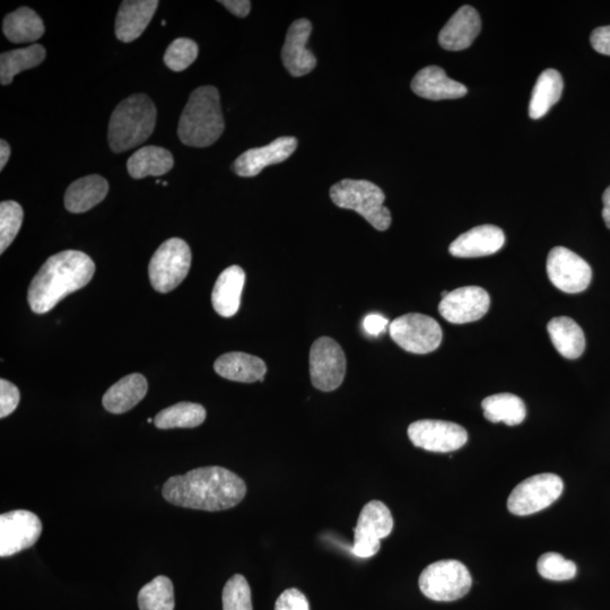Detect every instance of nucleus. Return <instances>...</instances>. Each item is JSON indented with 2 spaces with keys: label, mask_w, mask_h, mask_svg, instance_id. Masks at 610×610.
Segmentation results:
<instances>
[{
  "label": "nucleus",
  "mask_w": 610,
  "mask_h": 610,
  "mask_svg": "<svg viewBox=\"0 0 610 610\" xmlns=\"http://www.w3.org/2000/svg\"><path fill=\"white\" fill-rule=\"evenodd\" d=\"M162 494L177 507L217 512L237 507L247 494V485L229 469L202 467L169 478Z\"/></svg>",
  "instance_id": "obj_1"
},
{
  "label": "nucleus",
  "mask_w": 610,
  "mask_h": 610,
  "mask_svg": "<svg viewBox=\"0 0 610 610\" xmlns=\"http://www.w3.org/2000/svg\"><path fill=\"white\" fill-rule=\"evenodd\" d=\"M94 273L93 260L82 251L66 250L50 257L31 282L28 294L31 310L45 315L67 295L89 284Z\"/></svg>",
  "instance_id": "obj_2"
},
{
  "label": "nucleus",
  "mask_w": 610,
  "mask_h": 610,
  "mask_svg": "<svg viewBox=\"0 0 610 610\" xmlns=\"http://www.w3.org/2000/svg\"><path fill=\"white\" fill-rule=\"evenodd\" d=\"M224 128L219 91L214 86L198 87L180 117V141L191 147H208L219 141Z\"/></svg>",
  "instance_id": "obj_3"
},
{
  "label": "nucleus",
  "mask_w": 610,
  "mask_h": 610,
  "mask_svg": "<svg viewBox=\"0 0 610 610\" xmlns=\"http://www.w3.org/2000/svg\"><path fill=\"white\" fill-rule=\"evenodd\" d=\"M156 117L155 104L145 94H134L121 101L110 119L108 139L111 150L127 152L146 142L154 132Z\"/></svg>",
  "instance_id": "obj_4"
},
{
  "label": "nucleus",
  "mask_w": 610,
  "mask_h": 610,
  "mask_svg": "<svg viewBox=\"0 0 610 610\" xmlns=\"http://www.w3.org/2000/svg\"><path fill=\"white\" fill-rule=\"evenodd\" d=\"M330 198L336 206L362 215L374 229L386 231L390 228L391 213L383 205L386 195L374 183L352 179L339 181L331 187Z\"/></svg>",
  "instance_id": "obj_5"
},
{
  "label": "nucleus",
  "mask_w": 610,
  "mask_h": 610,
  "mask_svg": "<svg viewBox=\"0 0 610 610\" xmlns=\"http://www.w3.org/2000/svg\"><path fill=\"white\" fill-rule=\"evenodd\" d=\"M420 589L434 601H455L465 597L472 588V575L456 560L435 562L422 572Z\"/></svg>",
  "instance_id": "obj_6"
},
{
  "label": "nucleus",
  "mask_w": 610,
  "mask_h": 610,
  "mask_svg": "<svg viewBox=\"0 0 610 610\" xmlns=\"http://www.w3.org/2000/svg\"><path fill=\"white\" fill-rule=\"evenodd\" d=\"M191 266V250L186 243L173 238L161 244L148 266L155 291L169 293L185 281Z\"/></svg>",
  "instance_id": "obj_7"
},
{
  "label": "nucleus",
  "mask_w": 610,
  "mask_h": 610,
  "mask_svg": "<svg viewBox=\"0 0 610 610\" xmlns=\"http://www.w3.org/2000/svg\"><path fill=\"white\" fill-rule=\"evenodd\" d=\"M389 333L398 346L413 354H429L442 343V329L437 320L422 313H408L391 322Z\"/></svg>",
  "instance_id": "obj_8"
},
{
  "label": "nucleus",
  "mask_w": 610,
  "mask_h": 610,
  "mask_svg": "<svg viewBox=\"0 0 610 610\" xmlns=\"http://www.w3.org/2000/svg\"><path fill=\"white\" fill-rule=\"evenodd\" d=\"M564 484L555 474L531 476L514 487L509 496L508 509L516 516H530L560 499Z\"/></svg>",
  "instance_id": "obj_9"
},
{
  "label": "nucleus",
  "mask_w": 610,
  "mask_h": 610,
  "mask_svg": "<svg viewBox=\"0 0 610 610\" xmlns=\"http://www.w3.org/2000/svg\"><path fill=\"white\" fill-rule=\"evenodd\" d=\"M394 529V518L385 503L371 501L364 505L354 531L352 552L361 559L377 555L381 539L388 537Z\"/></svg>",
  "instance_id": "obj_10"
},
{
  "label": "nucleus",
  "mask_w": 610,
  "mask_h": 610,
  "mask_svg": "<svg viewBox=\"0 0 610 610\" xmlns=\"http://www.w3.org/2000/svg\"><path fill=\"white\" fill-rule=\"evenodd\" d=\"M346 374V356L333 338L321 337L310 350L312 385L325 392L341 387Z\"/></svg>",
  "instance_id": "obj_11"
},
{
  "label": "nucleus",
  "mask_w": 610,
  "mask_h": 610,
  "mask_svg": "<svg viewBox=\"0 0 610 610\" xmlns=\"http://www.w3.org/2000/svg\"><path fill=\"white\" fill-rule=\"evenodd\" d=\"M547 274L556 289L569 294L586 291L592 278L587 261L564 247H555L549 252Z\"/></svg>",
  "instance_id": "obj_12"
},
{
  "label": "nucleus",
  "mask_w": 610,
  "mask_h": 610,
  "mask_svg": "<svg viewBox=\"0 0 610 610\" xmlns=\"http://www.w3.org/2000/svg\"><path fill=\"white\" fill-rule=\"evenodd\" d=\"M42 522L36 513L14 510L0 516V556L10 557L36 544Z\"/></svg>",
  "instance_id": "obj_13"
},
{
  "label": "nucleus",
  "mask_w": 610,
  "mask_h": 610,
  "mask_svg": "<svg viewBox=\"0 0 610 610\" xmlns=\"http://www.w3.org/2000/svg\"><path fill=\"white\" fill-rule=\"evenodd\" d=\"M408 438L417 448L447 453L463 448L468 441V433L456 423L422 420L409 425Z\"/></svg>",
  "instance_id": "obj_14"
},
{
  "label": "nucleus",
  "mask_w": 610,
  "mask_h": 610,
  "mask_svg": "<svg viewBox=\"0 0 610 610\" xmlns=\"http://www.w3.org/2000/svg\"><path fill=\"white\" fill-rule=\"evenodd\" d=\"M490 304V295L482 287L464 286L444 296L439 311L451 324L464 325L482 319Z\"/></svg>",
  "instance_id": "obj_15"
},
{
  "label": "nucleus",
  "mask_w": 610,
  "mask_h": 610,
  "mask_svg": "<svg viewBox=\"0 0 610 610\" xmlns=\"http://www.w3.org/2000/svg\"><path fill=\"white\" fill-rule=\"evenodd\" d=\"M298 147V139L280 137L269 145L251 148L234 161L232 169L239 177L252 178L258 176L269 165L286 161Z\"/></svg>",
  "instance_id": "obj_16"
},
{
  "label": "nucleus",
  "mask_w": 610,
  "mask_h": 610,
  "mask_svg": "<svg viewBox=\"0 0 610 610\" xmlns=\"http://www.w3.org/2000/svg\"><path fill=\"white\" fill-rule=\"evenodd\" d=\"M312 32L310 21L302 19L292 23L286 34L282 59L287 72L294 77H301L313 71L317 59L307 48Z\"/></svg>",
  "instance_id": "obj_17"
},
{
  "label": "nucleus",
  "mask_w": 610,
  "mask_h": 610,
  "mask_svg": "<svg viewBox=\"0 0 610 610\" xmlns=\"http://www.w3.org/2000/svg\"><path fill=\"white\" fill-rule=\"evenodd\" d=\"M505 243L503 231L495 225H481L461 234L451 243L450 254L457 258H478L496 254Z\"/></svg>",
  "instance_id": "obj_18"
},
{
  "label": "nucleus",
  "mask_w": 610,
  "mask_h": 610,
  "mask_svg": "<svg viewBox=\"0 0 610 610\" xmlns=\"http://www.w3.org/2000/svg\"><path fill=\"white\" fill-rule=\"evenodd\" d=\"M481 17L472 6L459 8L439 34V43L443 49L450 51L465 50L481 32Z\"/></svg>",
  "instance_id": "obj_19"
},
{
  "label": "nucleus",
  "mask_w": 610,
  "mask_h": 610,
  "mask_svg": "<svg viewBox=\"0 0 610 610\" xmlns=\"http://www.w3.org/2000/svg\"><path fill=\"white\" fill-rule=\"evenodd\" d=\"M412 90L418 97L433 101L464 98L468 93L464 84L451 80L438 66L418 72L412 81Z\"/></svg>",
  "instance_id": "obj_20"
},
{
  "label": "nucleus",
  "mask_w": 610,
  "mask_h": 610,
  "mask_svg": "<svg viewBox=\"0 0 610 610\" xmlns=\"http://www.w3.org/2000/svg\"><path fill=\"white\" fill-rule=\"evenodd\" d=\"M156 0L122 2L116 19V36L122 42H133L142 36L158 10Z\"/></svg>",
  "instance_id": "obj_21"
},
{
  "label": "nucleus",
  "mask_w": 610,
  "mask_h": 610,
  "mask_svg": "<svg viewBox=\"0 0 610 610\" xmlns=\"http://www.w3.org/2000/svg\"><path fill=\"white\" fill-rule=\"evenodd\" d=\"M244 283H246V274L239 266L226 268L217 278L212 293V303L220 316L231 318L237 315Z\"/></svg>",
  "instance_id": "obj_22"
},
{
  "label": "nucleus",
  "mask_w": 610,
  "mask_h": 610,
  "mask_svg": "<svg viewBox=\"0 0 610 610\" xmlns=\"http://www.w3.org/2000/svg\"><path fill=\"white\" fill-rule=\"evenodd\" d=\"M214 369L224 379L243 383L264 382L267 372V366L263 360L241 352L220 356L214 364Z\"/></svg>",
  "instance_id": "obj_23"
},
{
  "label": "nucleus",
  "mask_w": 610,
  "mask_h": 610,
  "mask_svg": "<svg viewBox=\"0 0 610 610\" xmlns=\"http://www.w3.org/2000/svg\"><path fill=\"white\" fill-rule=\"evenodd\" d=\"M147 390V380L142 374H129L109 388L102 404L112 414H124L142 402Z\"/></svg>",
  "instance_id": "obj_24"
},
{
  "label": "nucleus",
  "mask_w": 610,
  "mask_h": 610,
  "mask_svg": "<svg viewBox=\"0 0 610 610\" xmlns=\"http://www.w3.org/2000/svg\"><path fill=\"white\" fill-rule=\"evenodd\" d=\"M108 191V181L98 174L78 179L66 191L65 207L74 214L85 213L99 205Z\"/></svg>",
  "instance_id": "obj_25"
},
{
  "label": "nucleus",
  "mask_w": 610,
  "mask_h": 610,
  "mask_svg": "<svg viewBox=\"0 0 610 610\" xmlns=\"http://www.w3.org/2000/svg\"><path fill=\"white\" fill-rule=\"evenodd\" d=\"M549 337L565 359L575 360L586 350V336L582 328L569 317H557L548 322Z\"/></svg>",
  "instance_id": "obj_26"
},
{
  "label": "nucleus",
  "mask_w": 610,
  "mask_h": 610,
  "mask_svg": "<svg viewBox=\"0 0 610 610\" xmlns=\"http://www.w3.org/2000/svg\"><path fill=\"white\" fill-rule=\"evenodd\" d=\"M173 155L163 147L145 146L136 151L127 163L130 177L144 179L146 177H160L173 168Z\"/></svg>",
  "instance_id": "obj_27"
},
{
  "label": "nucleus",
  "mask_w": 610,
  "mask_h": 610,
  "mask_svg": "<svg viewBox=\"0 0 610 610\" xmlns=\"http://www.w3.org/2000/svg\"><path fill=\"white\" fill-rule=\"evenodd\" d=\"M563 86L562 75L555 69L549 68L540 74L531 94L530 118L535 120L543 118L561 100Z\"/></svg>",
  "instance_id": "obj_28"
},
{
  "label": "nucleus",
  "mask_w": 610,
  "mask_h": 610,
  "mask_svg": "<svg viewBox=\"0 0 610 610\" xmlns=\"http://www.w3.org/2000/svg\"><path fill=\"white\" fill-rule=\"evenodd\" d=\"M3 30L13 43H32L45 34V24L31 8L21 7L5 17Z\"/></svg>",
  "instance_id": "obj_29"
},
{
  "label": "nucleus",
  "mask_w": 610,
  "mask_h": 610,
  "mask_svg": "<svg viewBox=\"0 0 610 610\" xmlns=\"http://www.w3.org/2000/svg\"><path fill=\"white\" fill-rule=\"evenodd\" d=\"M482 408L487 421L516 426L525 421L527 411L524 400L512 394H498L483 400Z\"/></svg>",
  "instance_id": "obj_30"
},
{
  "label": "nucleus",
  "mask_w": 610,
  "mask_h": 610,
  "mask_svg": "<svg viewBox=\"0 0 610 610\" xmlns=\"http://www.w3.org/2000/svg\"><path fill=\"white\" fill-rule=\"evenodd\" d=\"M46 58V49L41 45L3 52L0 56V82L11 84L14 77L28 69L39 66Z\"/></svg>",
  "instance_id": "obj_31"
},
{
  "label": "nucleus",
  "mask_w": 610,
  "mask_h": 610,
  "mask_svg": "<svg viewBox=\"0 0 610 610\" xmlns=\"http://www.w3.org/2000/svg\"><path fill=\"white\" fill-rule=\"evenodd\" d=\"M206 420V409L199 404L179 403L163 409L154 418V424L160 430L194 429Z\"/></svg>",
  "instance_id": "obj_32"
},
{
  "label": "nucleus",
  "mask_w": 610,
  "mask_h": 610,
  "mask_svg": "<svg viewBox=\"0 0 610 610\" xmlns=\"http://www.w3.org/2000/svg\"><path fill=\"white\" fill-rule=\"evenodd\" d=\"M174 588L168 577L159 575L147 583L138 594L141 610H174Z\"/></svg>",
  "instance_id": "obj_33"
},
{
  "label": "nucleus",
  "mask_w": 610,
  "mask_h": 610,
  "mask_svg": "<svg viewBox=\"0 0 610 610\" xmlns=\"http://www.w3.org/2000/svg\"><path fill=\"white\" fill-rule=\"evenodd\" d=\"M23 217V208L20 204L12 200L0 204V254H4L20 232Z\"/></svg>",
  "instance_id": "obj_34"
},
{
  "label": "nucleus",
  "mask_w": 610,
  "mask_h": 610,
  "mask_svg": "<svg viewBox=\"0 0 610 610\" xmlns=\"http://www.w3.org/2000/svg\"><path fill=\"white\" fill-rule=\"evenodd\" d=\"M537 570L544 579L568 581L577 575L578 568L574 562L566 560L559 553H546L539 557Z\"/></svg>",
  "instance_id": "obj_35"
},
{
  "label": "nucleus",
  "mask_w": 610,
  "mask_h": 610,
  "mask_svg": "<svg viewBox=\"0 0 610 610\" xmlns=\"http://www.w3.org/2000/svg\"><path fill=\"white\" fill-rule=\"evenodd\" d=\"M198 57V46L193 40L180 38L174 40L165 51L164 63L173 72L185 71Z\"/></svg>",
  "instance_id": "obj_36"
},
{
  "label": "nucleus",
  "mask_w": 610,
  "mask_h": 610,
  "mask_svg": "<svg viewBox=\"0 0 610 610\" xmlns=\"http://www.w3.org/2000/svg\"><path fill=\"white\" fill-rule=\"evenodd\" d=\"M223 610H252L251 590L246 578L235 574L223 589Z\"/></svg>",
  "instance_id": "obj_37"
},
{
  "label": "nucleus",
  "mask_w": 610,
  "mask_h": 610,
  "mask_svg": "<svg viewBox=\"0 0 610 610\" xmlns=\"http://www.w3.org/2000/svg\"><path fill=\"white\" fill-rule=\"evenodd\" d=\"M21 394L12 382L0 380V417L10 416L20 404Z\"/></svg>",
  "instance_id": "obj_38"
},
{
  "label": "nucleus",
  "mask_w": 610,
  "mask_h": 610,
  "mask_svg": "<svg viewBox=\"0 0 610 610\" xmlns=\"http://www.w3.org/2000/svg\"><path fill=\"white\" fill-rule=\"evenodd\" d=\"M275 610H310L307 597L298 589H287L278 597Z\"/></svg>",
  "instance_id": "obj_39"
},
{
  "label": "nucleus",
  "mask_w": 610,
  "mask_h": 610,
  "mask_svg": "<svg viewBox=\"0 0 610 610\" xmlns=\"http://www.w3.org/2000/svg\"><path fill=\"white\" fill-rule=\"evenodd\" d=\"M590 42L599 54L610 56V26H601L592 32Z\"/></svg>",
  "instance_id": "obj_40"
},
{
  "label": "nucleus",
  "mask_w": 610,
  "mask_h": 610,
  "mask_svg": "<svg viewBox=\"0 0 610 610\" xmlns=\"http://www.w3.org/2000/svg\"><path fill=\"white\" fill-rule=\"evenodd\" d=\"M388 325V319L378 315V313H372V315L366 316L363 321V327L366 333L373 337H378L382 333H385Z\"/></svg>",
  "instance_id": "obj_41"
},
{
  "label": "nucleus",
  "mask_w": 610,
  "mask_h": 610,
  "mask_svg": "<svg viewBox=\"0 0 610 610\" xmlns=\"http://www.w3.org/2000/svg\"><path fill=\"white\" fill-rule=\"evenodd\" d=\"M220 3L238 17H246L251 10V3L248 0H224Z\"/></svg>",
  "instance_id": "obj_42"
},
{
  "label": "nucleus",
  "mask_w": 610,
  "mask_h": 610,
  "mask_svg": "<svg viewBox=\"0 0 610 610\" xmlns=\"http://www.w3.org/2000/svg\"><path fill=\"white\" fill-rule=\"evenodd\" d=\"M11 152V146L2 139V142H0V170H4L5 165L10 160Z\"/></svg>",
  "instance_id": "obj_43"
},
{
  "label": "nucleus",
  "mask_w": 610,
  "mask_h": 610,
  "mask_svg": "<svg viewBox=\"0 0 610 610\" xmlns=\"http://www.w3.org/2000/svg\"><path fill=\"white\" fill-rule=\"evenodd\" d=\"M604 209L603 219L608 229H610V186L605 190L603 195Z\"/></svg>",
  "instance_id": "obj_44"
},
{
  "label": "nucleus",
  "mask_w": 610,
  "mask_h": 610,
  "mask_svg": "<svg viewBox=\"0 0 610 610\" xmlns=\"http://www.w3.org/2000/svg\"><path fill=\"white\" fill-rule=\"evenodd\" d=\"M154 420H152V418H148L147 422L148 423H152Z\"/></svg>",
  "instance_id": "obj_45"
}]
</instances>
